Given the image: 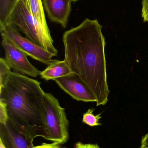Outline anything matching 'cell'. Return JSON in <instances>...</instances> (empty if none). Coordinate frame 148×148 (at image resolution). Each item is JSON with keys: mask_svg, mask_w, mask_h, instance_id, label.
Returning a JSON list of instances; mask_svg holds the SVG:
<instances>
[{"mask_svg": "<svg viewBox=\"0 0 148 148\" xmlns=\"http://www.w3.org/2000/svg\"><path fill=\"white\" fill-rule=\"evenodd\" d=\"M60 148H61V147H60Z\"/></svg>", "mask_w": 148, "mask_h": 148, "instance_id": "cell-22", "label": "cell"}, {"mask_svg": "<svg viewBox=\"0 0 148 148\" xmlns=\"http://www.w3.org/2000/svg\"><path fill=\"white\" fill-rule=\"evenodd\" d=\"M140 148H148V147H141Z\"/></svg>", "mask_w": 148, "mask_h": 148, "instance_id": "cell-21", "label": "cell"}, {"mask_svg": "<svg viewBox=\"0 0 148 148\" xmlns=\"http://www.w3.org/2000/svg\"><path fill=\"white\" fill-rule=\"evenodd\" d=\"M141 147L148 148V133L142 137Z\"/></svg>", "mask_w": 148, "mask_h": 148, "instance_id": "cell-19", "label": "cell"}, {"mask_svg": "<svg viewBox=\"0 0 148 148\" xmlns=\"http://www.w3.org/2000/svg\"><path fill=\"white\" fill-rule=\"evenodd\" d=\"M8 24H11L38 46L57 55L58 51L54 46L50 32L46 31L35 19L24 0H17L10 12Z\"/></svg>", "mask_w": 148, "mask_h": 148, "instance_id": "cell-3", "label": "cell"}, {"mask_svg": "<svg viewBox=\"0 0 148 148\" xmlns=\"http://www.w3.org/2000/svg\"><path fill=\"white\" fill-rule=\"evenodd\" d=\"M103 27L96 19L86 18L63 36L64 60L72 73L86 84L96 99V106L108 101L106 41Z\"/></svg>", "mask_w": 148, "mask_h": 148, "instance_id": "cell-1", "label": "cell"}, {"mask_svg": "<svg viewBox=\"0 0 148 148\" xmlns=\"http://www.w3.org/2000/svg\"><path fill=\"white\" fill-rule=\"evenodd\" d=\"M8 122V115L7 104L0 99V125H7Z\"/></svg>", "mask_w": 148, "mask_h": 148, "instance_id": "cell-15", "label": "cell"}, {"mask_svg": "<svg viewBox=\"0 0 148 148\" xmlns=\"http://www.w3.org/2000/svg\"><path fill=\"white\" fill-rule=\"evenodd\" d=\"M142 16L144 22H148V0H142Z\"/></svg>", "mask_w": 148, "mask_h": 148, "instance_id": "cell-16", "label": "cell"}, {"mask_svg": "<svg viewBox=\"0 0 148 148\" xmlns=\"http://www.w3.org/2000/svg\"><path fill=\"white\" fill-rule=\"evenodd\" d=\"M27 8L35 19L48 32H50L45 18L41 0H24Z\"/></svg>", "mask_w": 148, "mask_h": 148, "instance_id": "cell-11", "label": "cell"}, {"mask_svg": "<svg viewBox=\"0 0 148 148\" xmlns=\"http://www.w3.org/2000/svg\"><path fill=\"white\" fill-rule=\"evenodd\" d=\"M71 2L70 0H43L50 21L60 24L64 28L67 25L71 12Z\"/></svg>", "mask_w": 148, "mask_h": 148, "instance_id": "cell-8", "label": "cell"}, {"mask_svg": "<svg viewBox=\"0 0 148 148\" xmlns=\"http://www.w3.org/2000/svg\"><path fill=\"white\" fill-rule=\"evenodd\" d=\"M70 1H71V2H76V1H78V0H70Z\"/></svg>", "mask_w": 148, "mask_h": 148, "instance_id": "cell-20", "label": "cell"}, {"mask_svg": "<svg viewBox=\"0 0 148 148\" xmlns=\"http://www.w3.org/2000/svg\"><path fill=\"white\" fill-rule=\"evenodd\" d=\"M17 0H0V27L8 23L10 12Z\"/></svg>", "mask_w": 148, "mask_h": 148, "instance_id": "cell-12", "label": "cell"}, {"mask_svg": "<svg viewBox=\"0 0 148 148\" xmlns=\"http://www.w3.org/2000/svg\"><path fill=\"white\" fill-rule=\"evenodd\" d=\"M1 36L7 38L17 47L28 56L48 66L53 61L52 58L56 56L47 51L26 37H23L12 25L8 24L0 27Z\"/></svg>", "mask_w": 148, "mask_h": 148, "instance_id": "cell-5", "label": "cell"}, {"mask_svg": "<svg viewBox=\"0 0 148 148\" xmlns=\"http://www.w3.org/2000/svg\"><path fill=\"white\" fill-rule=\"evenodd\" d=\"M72 71L65 60H53L47 67L41 72V77L46 81L54 80L72 73Z\"/></svg>", "mask_w": 148, "mask_h": 148, "instance_id": "cell-10", "label": "cell"}, {"mask_svg": "<svg viewBox=\"0 0 148 148\" xmlns=\"http://www.w3.org/2000/svg\"><path fill=\"white\" fill-rule=\"evenodd\" d=\"M74 148H100L97 144L83 143L79 142L76 143Z\"/></svg>", "mask_w": 148, "mask_h": 148, "instance_id": "cell-17", "label": "cell"}, {"mask_svg": "<svg viewBox=\"0 0 148 148\" xmlns=\"http://www.w3.org/2000/svg\"><path fill=\"white\" fill-rule=\"evenodd\" d=\"M34 148H60V147L52 143H43L41 145L34 146Z\"/></svg>", "mask_w": 148, "mask_h": 148, "instance_id": "cell-18", "label": "cell"}, {"mask_svg": "<svg viewBox=\"0 0 148 148\" xmlns=\"http://www.w3.org/2000/svg\"><path fill=\"white\" fill-rule=\"evenodd\" d=\"M54 81L75 100L85 102H96V98L92 91L76 74L72 73Z\"/></svg>", "mask_w": 148, "mask_h": 148, "instance_id": "cell-7", "label": "cell"}, {"mask_svg": "<svg viewBox=\"0 0 148 148\" xmlns=\"http://www.w3.org/2000/svg\"><path fill=\"white\" fill-rule=\"evenodd\" d=\"M94 109L89 108L87 111L83 114L82 122L90 127H95L100 126L101 123L99 122L101 118V113L98 114L94 115L93 113Z\"/></svg>", "mask_w": 148, "mask_h": 148, "instance_id": "cell-13", "label": "cell"}, {"mask_svg": "<svg viewBox=\"0 0 148 148\" xmlns=\"http://www.w3.org/2000/svg\"><path fill=\"white\" fill-rule=\"evenodd\" d=\"M0 140L7 148H34L33 141L14 129L8 122L0 125Z\"/></svg>", "mask_w": 148, "mask_h": 148, "instance_id": "cell-9", "label": "cell"}, {"mask_svg": "<svg viewBox=\"0 0 148 148\" xmlns=\"http://www.w3.org/2000/svg\"><path fill=\"white\" fill-rule=\"evenodd\" d=\"M10 69L5 59L1 58L0 59V87L3 85L8 75L11 72Z\"/></svg>", "mask_w": 148, "mask_h": 148, "instance_id": "cell-14", "label": "cell"}, {"mask_svg": "<svg viewBox=\"0 0 148 148\" xmlns=\"http://www.w3.org/2000/svg\"><path fill=\"white\" fill-rule=\"evenodd\" d=\"M43 139L54 145L67 142L69 138V122L64 108L50 93H45L43 101Z\"/></svg>", "mask_w": 148, "mask_h": 148, "instance_id": "cell-4", "label": "cell"}, {"mask_svg": "<svg viewBox=\"0 0 148 148\" xmlns=\"http://www.w3.org/2000/svg\"><path fill=\"white\" fill-rule=\"evenodd\" d=\"M1 44L5 52L4 59L13 72L33 77L40 75L41 71L29 61L26 54L3 36Z\"/></svg>", "mask_w": 148, "mask_h": 148, "instance_id": "cell-6", "label": "cell"}, {"mask_svg": "<svg viewBox=\"0 0 148 148\" xmlns=\"http://www.w3.org/2000/svg\"><path fill=\"white\" fill-rule=\"evenodd\" d=\"M41 83L11 72L0 87V99L7 104L8 123L17 131L34 141L43 138V101Z\"/></svg>", "mask_w": 148, "mask_h": 148, "instance_id": "cell-2", "label": "cell"}]
</instances>
